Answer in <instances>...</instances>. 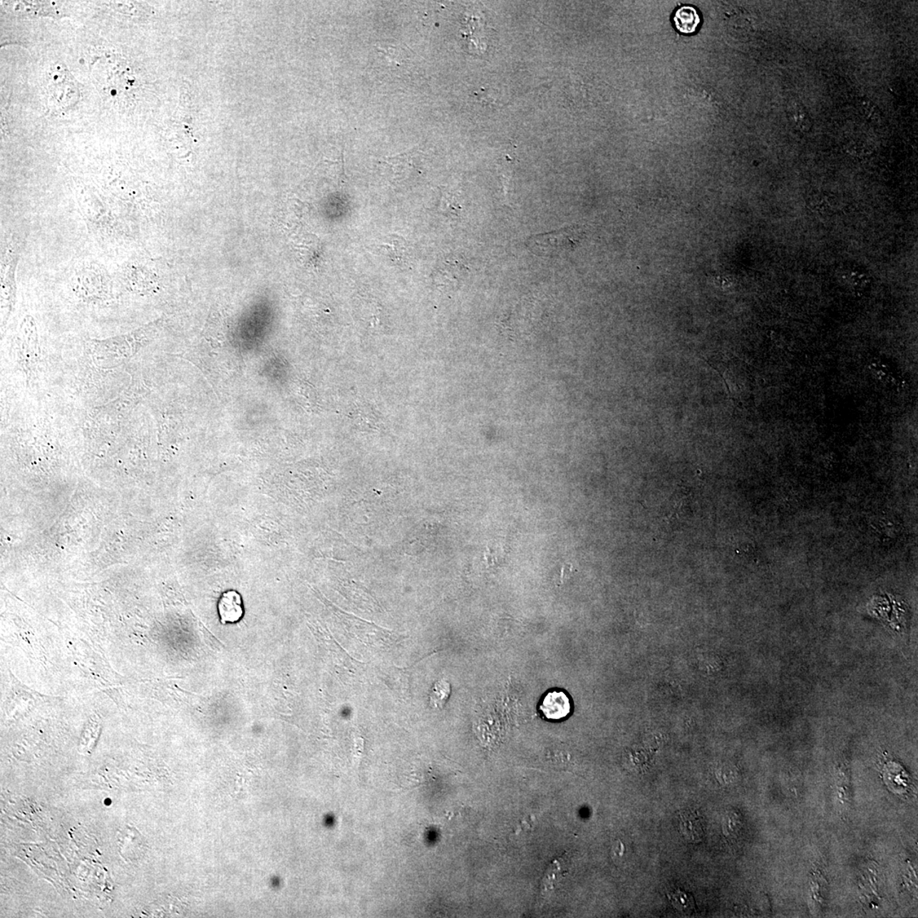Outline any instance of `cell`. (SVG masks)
I'll return each instance as SVG.
<instances>
[{
    "instance_id": "cell-1",
    "label": "cell",
    "mask_w": 918,
    "mask_h": 918,
    "mask_svg": "<svg viewBox=\"0 0 918 918\" xmlns=\"http://www.w3.org/2000/svg\"><path fill=\"white\" fill-rule=\"evenodd\" d=\"M68 70L56 66L48 73V95L51 104L66 109L77 103L79 91Z\"/></svg>"
},
{
    "instance_id": "cell-2",
    "label": "cell",
    "mask_w": 918,
    "mask_h": 918,
    "mask_svg": "<svg viewBox=\"0 0 918 918\" xmlns=\"http://www.w3.org/2000/svg\"><path fill=\"white\" fill-rule=\"evenodd\" d=\"M572 231H562L530 237L527 246L536 254H556L564 252L574 244Z\"/></svg>"
},
{
    "instance_id": "cell-3",
    "label": "cell",
    "mask_w": 918,
    "mask_h": 918,
    "mask_svg": "<svg viewBox=\"0 0 918 918\" xmlns=\"http://www.w3.org/2000/svg\"><path fill=\"white\" fill-rule=\"evenodd\" d=\"M468 268L457 259H448L439 263L435 269V284L443 288H456L467 275Z\"/></svg>"
},
{
    "instance_id": "cell-4",
    "label": "cell",
    "mask_w": 918,
    "mask_h": 918,
    "mask_svg": "<svg viewBox=\"0 0 918 918\" xmlns=\"http://www.w3.org/2000/svg\"><path fill=\"white\" fill-rule=\"evenodd\" d=\"M218 613L222 624L239 622L244 615L241 594L235 590L223 593L218 602Z\"/></svg>"
},
{
    "instance_id": "cell-5",
    "label": "cell",
    "mask_w": 918,
    "mask_h": 918,
    "mask_svg": "<svg viewBox=\"0 0 918 918\" xmlns=\"http://www.w3.org/2000/svg\"><path fill=\"white\" fill-rule=\"evenodd\" d=\"M381 254L385 255L396 266H404L409 262L411 256V248L403 237L397 235H389L378 245Z\"/></svg>"
},
{
    "instance_id": "cell-6",
    "label": "cell",
    "mask_w": 918,
    "mask_h": 918,
    "mask_svg": "<svg viewBox=\"0 0 918 918\" xmlns=\"http://www.w3.org/2000/svg\"><path fill=\"white\" fill-rule=\"evenodd\" d=\"M571 701L566 693L553 691L547 694L542 701L540 710L545 718L559 721L571 713Z\"/></svg>"
},
{
    "instance_id": "cell-7",
    "label": "cell",
    "mask_w": 918,
    "mask_h": 918,
    "mask_svg": "<svg viewBox=\"0 0 918 918\" xmlns=\"http://www.w3.org/2000/svg\"><path fill=\"white\" fill-rule=\"evenodd\" d=\"M2 260V298L9 296V302L14 300L16 294L15 272L19 262V255L9 250Z\"/></svg>"
},
{
    "instance_id": "cell-8",
    "label": "cell",
    "mask_w": 918,
    "mask_h": 918,
    "mask_svg": "<svg viewBox=\"0 0 918 918\" xmlns=\"http://www.w3.org/2000/svg\"><path fill=\"white\" fill-rule=\"evenodd\" d=\"M673 21L674 28L679 33L688 35L695 33L698 29L701 17L696 8L686 6L679 8L674 12Z\"/></svg>"
},
{
    "instance_id": "cell-9",
    "label": "cell",
    "mask_w": 918,
    "mask_h": 918,
    "mask_svg": "<svg viewBox=\"0 0 918 918\" xmlns=\"http://www.w3.org/2000/svg\"><path fill=\"white\" fill-rule=\"evenodd\" d=\"M416 156L411 154H403V155L395 158H388L386 165L389 166L396 174V178L408 179L412 178L416 173L421 175L419 171Z\"/></svg>"
},
{
    "instance_id": "cell-10",
    "label": "cell",
    "mask_w": 918,
    "mask_h": 918,
    "mask_svg": "<svg viewBox=\"0 0 918 918\" xmlns=\"http://www.w3.org/2000/svg\"><path fill=\"white\" fill-rule=\"evenodd\" d=\"M681 832L688 841L699 842L703 837V825L694 812L681 814Z\"/></svg>"
},
{
    "instance_id": "cell-11",
    "label": "cell",
    "mask_w": 918,
    "mask_h": 918,
    "mask_svg": "<svg viewBox=\"0 0 918 918\" xmlns=\"http://www.w3.org/2000/svg\"><path fill=\"white\" fill-rule=\"evenodd\" d=\"M789 118L793 126L798 130L810 131L812 127L811 118L806 109L800 104H794L790 110Z\"/></svg>"
},
{
    "instance_id": "cell-12",
    "label": "cell",
    "mask_w": 918,
    "mask_h": 918,
    "mask_svg": "<svg viewBox=\"0 0 918 918\" xmlns=\"http://www.w3.org/2000/svg\"><path fill=\"white\" fill-rule=\"evenodd\" d=\"M451 688L450 684L445 679H440L435 684L433 691L430 694V704L434 708H443L449 698Z\"/></svg>"
},
{
    "instance_id": "cell-13",
    "label": "cell",
    "mask_w": 918,
    "mask_h": 918,
    "mask_svg": "<svg viewBox=\"0 0 918 918\" xmlns=\"http://www.w3.org/2000/svg\"><path fill=\"white\" fill-rule=\"evenodd\" d=\"M440 211L448 217L457 218L462 211V205L458 197L451 193H441Z\"/></svg>"
}]
</instances>
